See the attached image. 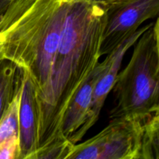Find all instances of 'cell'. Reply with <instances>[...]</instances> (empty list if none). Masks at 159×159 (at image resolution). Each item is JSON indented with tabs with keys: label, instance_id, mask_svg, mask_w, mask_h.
I'll return each mask as SVG.
<instances>
[{
	"label": "cell",
	"instance_id": "cell-4",
	"mask_svg": "<svg viewBox=\"0 0 159 159\" xmlns=\"http://www.w3.org/2000/svg\"><path fill=\"white\" fill-rule=\"evenodd\" d=\"M144 122L135 116L110 118L99 133L75 144L68 159H138Z\"/></svg>",
	"mask_w": 159,
	"mask_h": 159
},
{
	"label": "cell",
	"instance_id": "cell-15",
	"mask_svg": "<svg viewBox=\"0 0 159 159\" xmlns=\"http://www.w3.org/2000/svg\"><path fill=\"white\" fill-rule=\"evenodd\" d=\"M154 30H155V37H156L157 48H158V57H159V15L158 16V18H157L156 22H155V23L154 24ZM158 111H159V110H158Z\"/></svg>",
	"mask_w": 159,
	"mask_h": 159
},
{
	"label": "cell",
	"instance_id": "cell-13",
	"mask_svg": "<svg viewBox=\"0 0 159 159\" xmlns=\"http://www.w3.org/2000/svg\"><path fill=\"white\" fill-rule=\"evenodd\" d=\"M20 141L19 138L8 141L0 146V159H19Z\"/></svg>",
	"mask_w": 159,
	"mask_h": 159
},
{
	"label": "cell",
	"instance_id": "cell-10",
	"mask_svg": "<svg viewBox=\"0 0 159 159\" xmlns=\"http://www.w3.org/2000/svg\"><path fill=\"white\" fill-rule=\"evenodd\" d=\"M138 159H159V111L144 123Z\"/></svg>",
	"mask_w": 159,
	"mask_h": 159
},
{
	"label": "cell",
	"instance_id": "cell-16",
	"mask_svg": "<svg viewBox=\"0 0 159 159\" xmlns=\"http://www.w3.org/2000/svg\"><path fill=\"white\" fill-rule=\"evenodd\" d=\"M2 58H3V56H2V54L1 51H0V60H1V59H2Z\"/></svg>",
	"mask_w": 159,
	"mask_h": 159
},
{
	"label": "cell",
	"instance_id": "cell-3",
	"mask_svg": "<svg viewBox=\"0 0 159 159\" xmlns=\"http://www.w3.org/2000/svg\"><path fill=\"white\" fill-rule=\"evenodd\" d=\"M135 43L128 65L116 77L113 89L116 105L110 118L146 120L159 110V57L153 23Z\"/></svg>",
	"mask_w": 159,
	"mask_h": 159
},
{
	"label": "cell",
	"instance_id": "cell-2",
	"mask_svg": "<svg viewBox=\"0 0 159 159\" xmlns=\"http://www.w3.org/2000/svg\"><path fill=\"white\" fill-rule=\"evenodd\" d=\"M70 0H15L0 16L3 58L29 74L39 96L46 87Z\"/></svg>",
	"mask_w": 159,
	"mask_h": 159
},
{
	"label": "cell",
	"instance_id": "cell-1",
	"mask_svg": "<svg viewBox=\"0 0 159 159\" xmlns=\"http://www.w3.org/2000/svg\"><path fill=\"white\" fill-rule=\"evenodd\" d=\"M70 2L48 82L37 96L38 148L63 136L61 124L64 113L101 57L107 10L88 0Z\"/></svg>",
	"mask_w": 159,
	"mask_h": 159
},
{
	"label": "cell",
	"instance_id": "cell-9",
	"mask_svg": "<svg viewBox=\"0 0 159 159\" xmlns=\"http://www.w3.org/2000/svg\"><path fill=\"white\" fill-rule=\"evenodd\" d=\"M23 69L8 59L0 60V120L23 85Z\"/></svg>",
	"mask_w": 159,
	"mask_h": 159
},
{
	"label": "cell",
	"instance_id": "cell-5",
	"mask_svg": "<svg viewBox=\"0 0 159 159\" xmlns=\"http://www.w3.org/2000/svg\"><path fill=\"white\" fill-rule=\"evenodd\" d=\"M159 15V0H118L107 9L99 54L107 55L146 20Z\"/></svg>",
	"mask_w": 159,
	"mask_h": 159
},
{
	"label": "cell",
	"instance_id": "cell-12",
	"mask_svg": "<svg viewBox=\"0 0 159 159\" xmlns=\"http://www.w3.org/2000/svg\"><path fill=\"white\" fill-rule=\"evenodd\" d=\"M74 146L66 138L59 137L37 148L31 159H68Z\"/></svg>",
	"mask_w": 159,
	"mask_h": 159
},
{
	"label": "cell",
	"instance_id": "cell-14",
	"mask_svg": "<svg viewBox=\"0 0 159 159\" xmlns=\"http://www.w3.org/2000/svg\"><path fill=\"white\" fill-rule=\"evenodd\" d=\"M15 0H0V16L6 11Z\"/></svg>",
	"mask_w": 159,
	"mask_h": 159
},
{
	"label": "cell",
	"instance_id": "cell-6",
	"mask_svg": "<svg viewBox=\"0 0 159 159\" xmlns=\"http://www.w3.org/2000/svg\"><path fill=\"white\" fill-rule=\"evenodd\" d=\"M105 60L99 62L76 92L63 115L61 132L68 141L76 144L93 127L90 120V107L94 87L102 70Z\"/></svg>",
	"mask_w": 159,
	"mask_h": 159
},
{
	"label": "cell",
	"instance_id": "cell-8",
	"mask_svg": "<svg viewBox=\"0 0 159 159\" xmlns=\"http://www.w3.org/2000/svg\"><path fill=\"white\" fill-rule=\"evenodd\" d=\"M152 23L146 25L138 29L134 34L127 38L125 41L107 55L105 58L106 65L102 70L99 79L94 87L90 107V120L92 125H94L99 119L102 107L106 102L107 96L112 91L116 82V77L120 72L121 64L124 55L130 47L133 46L139 39L141 34L148 29Z\"/></svg>",
	"mask_w": 159,
	"mask_h": 159
},
{
	"label": "cell",
	"instance_id": "cell-11",
	"mask_svg": "<svg viewBox=\"0 0 159 159\" xmlns=\"http://www.w3.org/2000/svg\"><path fill=\"white\" fill-rule=\"evenodd\" d=\"M22 88L23 85L0 120V146L6 141L19 138V113Z\"/></svg>",
	"mask_w": 159,
	"mask_h": 159
},
{
	"label": "cell",
	"instance_id": "cell-7",
	"mask_svg": "<svg viewBox=\"0 0 159 159\" xmlns=\"http://www.w3.org/2000/svg\"><path fill=\"white\" fill-rule=\"evenodd\" d=\"M38 122L37 90L29 74L23 70L19 113V159H31L38 148Z\"/></svg>",
	"mask_w": 159,
	"mask_h": 159
}]
</instances>
